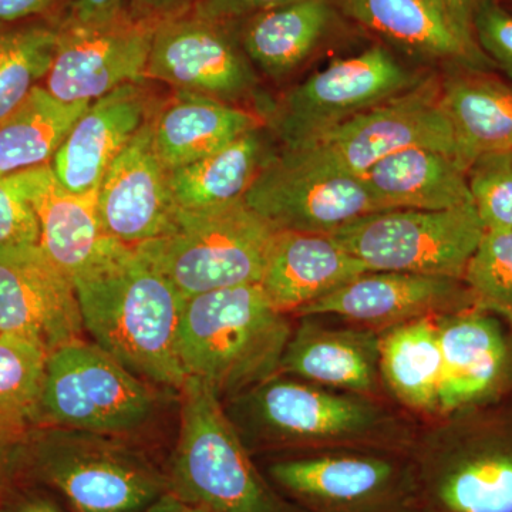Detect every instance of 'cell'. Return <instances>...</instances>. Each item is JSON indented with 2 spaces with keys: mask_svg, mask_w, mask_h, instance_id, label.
I'll return each instance as SVG.
<instances>
[{
  "mask_svg": "<svg viewBox=\"0 0 512 512\" xmlns=\"http://www.w3.org/2000/svg\"><path fill=\"white\" fill-rule=\"evenodd\" d=\"M160 103L144 80L123 84L92 101L50 163L57 180L76 194H97L111 163Z\"/></svg>",
  "mask_w": 512,
  "mask_h": 512,
  "instance_id": "20",
  "label": "cell"
},
{
  "mask_svg": "<svg viewBox=\"0 0 512 512\" xmlns=\"http://www.w3.org/2000/svg\"><path fill=\"white\" fill-rule=\"evenodd\" d=\"M360 178L389 210L433 211L473 204L466 168L434 148H404L377 161Z\"/></svg>",
  "mask_w": 512,
  "mask_h": 512,
  "instance_id": "28",
  "label": "cell"
},
{
  "mask_svg": "<svg viewBox=\"0 0 512 512\" xmlns=\"http://www.w3.org/2000/svg\"><path fill=\"white\" fill-rule=\"evenodd\" d=\"M335 19L332 0H292L231 25L255 69L281 80L308 62Z\"/></svg>",
  "mask_w": 512,
  "mask_h": 512,
  "instance_id": "26",
  "label": "cell"
},
{
  "mask_svg": "<svg viewBox=\"0 0 512 512\" xmlns=\"http://www.w3.org/2000/svg\"><path fill=\"white\" fill-rule=\"evenodd\" d=\"M463 281L474 306L493 313L512 332V231H485Z\"/></svg>",
  "mask_w": 512,
  "mask_h": 512,
  "instance_id": "34",
  "label": "cell"
},
{
  "mask_svg": "<svg viewBox=\"0 0 512 512\" xmlns=\"http://www.w3.org/2000/svg\"><path fill=\"white\" fill-rule=\"evenodd\" d=\"M170 171L158 157L151 119L111 163L97 190L104 235L127 247L163 237L177 214Z\"/></svg>",
  "mask_w": 512,
  "mask_h": 512,
  "instance_id": "18",
  "label": "cell"
},
{
  "mask_svg": "<svg viewBox=\"0 0 512 512\" xmlns=\"http://www.w3.org/2000/svg\"><path fill=\"white\" fill-rule=\"evenodd\" d=\"M146 80L242 109H247L245 104L259 103L258 72L245 55L234 26L191 12L158 23Z\"/></svg>",
  "mask_w": 512,
  "mask_h": 512,
  "instance_id": "13",
  "label": "cell"
},
{
  "mask_svg": "<svg viewBox=\"0 0 512 512\" xmlns=\"http://www.w3.org/2000/svg\"><path fill=\"white\" fill-rule=\"evenodd\" d=\"M262 127L248 131L211 156L170 170L171 194L177 207L202 210L242 200L256 175L275 156Z\"/></svg>",
  "mask_w": 512,
  "mask_h": 512,
  "instance_id": "30",
  "label": "cell"
},
{
  "mask_svg": "<svg viewBox=\"0 0 512 512\" xmlns=\"http://www.w3.org/2000/svg\"><path fill=\"white\" fill-rule=\"evenodd\" d=\"M293 319L281 375L389 400L380 375V332L346 320L345 325H330L316 315Z\"/></svg>",
  "mask_w": 512,
  "mask_h": 512,
  "instance_id": "21",
  "label": "cell"
},
{
  "mask_svg": "<svg viewBox=\"0 0 512 512\" xmlns=\"http://www.w3.org/2000/svg\"><path fill=\"white\" fill-rule=\"evenodd\" d=\"M474 36L491 63L512 83V12L500 0H485L473 23Z\"/></svg>",
  "mask_w": 512,
  "mask_h": 512,
  "instance_id": "36",
  "label": "cell"
},
{
  "mask_svg": "<svg viewBox=\"0 0 512 512\" xmlns=\"http://www.w3.org/2000/svg\"><path fill=\"white\" fill-rule=\"evenodd\" d=\"M511 3H512V0H511Z\"/></svg>",
  "mask_w": 512,
  "mask_h": 512,
  "instance_id": "46",
  "label": "cell"
},
{
  "mask_svg": "<svg viewBox=\"0 0 512 512\" xmlns=\"http://www.w3.org/2000/svg\"><path fill=\"white\" fill-rule=\"evenodd\" d=\"M264 474L302 512H421L410 454L380 450L275 454Z\"/></svg>",
  "mask_w": 512,
  "mask_h": 512,
  "instance_id": "9",
  "label": "cell"
},
{
  "mask_svg": "<svg viewBox=\"0 0 512 512\" xmlns=\"http://www.w3.org/2000/svg\"><path fill=\"white\" fill-rule=\"evenodd\" d=\"M338 6L363 28L412 55L480 69L491 63L443 0H338Z\"/></svg>",
  "mask_w": 512,
  "mask_h": 512,
  "instance_id": "24",
  "label": "cell"
},
{
  "mask_svg": "<svg viewBox=\"0 0 512 512\" xmlns=\"http://www.w3.org/2000/svg\"><path fill=\"white\" fill-rule=\"evenodd\" d=\"M25 468L74 512H141L168 491L165 470L133 439L90 431L36 427Z\"/></svg>",
  "mask_w": 512,
  "mask_h": 512,
  "instance_id": "6",
  "label": "cell"
},
{
  "mask_svg": "<svg viewBox=\"0 0 512 512\" xmlns=\"http://www.w3.org/2000/svg\"><path fill=\"white\" fill-rule=\"evenodd\" d=\"M83 328L134 375L180 396L187 376L178 356L185 299L134 247L110 239L73 278Z\"/></svg>",
  "mask_w": 512,
  "mask_h": 512,
  "instance_id": "2",
  "label": "cell"
},
{
  "mask_svg": "<svg viewBox=\"0 0 512 512\" xmlns=\"http://www.w3.org/2000/svg\"><path fill=\"white\" fill-rule=\"evenodd\" d=\"M33 429L0 416V490L25 468L26 446Z\"/></svg>",
  "mask_w": 512,
  "mask_h": 512,
  "instance_id": "38",
  "label": "cell"
},
{
  "mask_svg": "<svg viewBox=\"0 0 512 512\" xmlns=\"http://www.w3.org/2000/svg\"><path fill=\"white\" fill-rule=\"evenodd\" d=\"M131 13L137 20L160 23L191 12L198 0H130Z\"/></svg>",
  "mask_w": 512,
  "mask_h": 512,
  "instance_id": "41",
  "label": "cell"
},
{
  "mask_svg": "<svg viewBox=\"0 0 512 512\" xmlns=\"http://www.w3.org/2000/svg\"><path fill=\"white\" fill-rule=\"evenodd\" d=\"M474 306L461 279L372 271L312 303L299 316H330L382 332L412 320L436 318Z\"/></svg>",
  "mask_w": 512,
  "mask_h": 512,
  "instance_id": "19",
  "label": "cell"
},
{
  "mask_svg": "<svg viewBox=\"0 0 512 512\" xmlns=\"http://www.w3.org/2000/svg\"><path fill=\"white\" fill-rule=\"evenodd\" d=\"M276 234L242 198L202 210L178 208L170 232L134 248L187 299L259 284Z\"/></svg>",
  "mask_w": 512,
  "mask_h": 512,
  "instance_id": "7",
  "label": "cell"
},
{
  "mask_svg": "<svg viewBox=\"0 0 512 512\" xmlns=\"http://www.w3.org/2000/svg\"><path fill=\"white\" fill-rule=\"evenodd\" d=\"M485 227L474 204L447 210H389L366 215L330 235L369 271L461 279Z\"/></svg>",
  "mask_w": 512,
  "mask_h": 512,
  "instance_id": "11",
  "label": "cell"
},
{
  "mask_svg": "<svg viewBox=\"0 0 512 512\" xmlns=\"http://www.w3.org/2000/svg\"><path fill=\"white\" fill-rule=\"evenodd\" d=\"M158 23L124 16L109 25L62 22L45 89L63 103H92L127 83L146 80Z\"/></svg>",
  "mask_w": 512,
  "mask_h": 512,
  "instance_id": "15",
  "label": "cell"
},
{
  "mask_svg": "<svg viewBox=\"0 0 512 512\" xmlns=\"http://www.w3.org/2000/svg\"><path fill=\"white\" fill-rule=\"evenodd\" d=\"M167 390L126 369L94 342L79 339L47 355L39 427L133 439L157 419Z\"/></svg>",
  "mask_w": 512,
  "mask_h": 512,
  "instance_id": "8",
  "label": "cell"
},
{
  "mask_svg": "<svg viewBox=\"0 0 512 512\" xmlns=\"http://www.w3.org/2000/svg\"><path fill=\"white\" fill-rule=\"evenodd\" d=\"M443 2L453 13L457 22L460 23L461 28L466 29L468 33L474 36V18H476L481 6L484 5L485 0H443Z\"/></svg>",
  "mask_w": 512,
  "mask_h": 512,
  "instance_id": "44",
  "label": "cell"
},
{
  "mask_svg": "<svg viewBox=\"0 0 512 512\" xmlns=\"http://www.w3.org/2000/svg\"><path fill=\"white\" fill-rule=\"evenodd\" d=\"M126 0H70L69 13L63 22L76 25H109L127 16Z\"/></svg>",
  "mask_w": 512,
  "mask_h": 512,
  "instance_id": "40",
  "label": "cell"
},
{
  "mask_svg": "<svg viewBox=\"0 0 512 512\" xmlns=\"http://www.w3.org/2000/svg\"><path fill=\"white\" fill-rule=\"evenodd\" d=\"M47 353L20 336L0 333V416L36 429Z\"/></svg>",
  "mask_w": 512,
  "mask_h": 512,
  "instance_id": "33",
  "label": "cell"
},
{
  "mask_svg": "<svg viewBox=\"0 0 512 512\" xmlns=\"http://www.w3.org/2000/svg\"><path fill=\"white\" fill-rule=\"evenodd\" d=\"M380 375L386 397L404 412L439 417L443 359L434 318L380 332Z\"/></svg>",
  "mask_w": 512,
  "mask_h": 512,
  "instance_id": "29",
  "label": "cell"
},
{
  "mask_svg": "<svg viewBox=\"0 0 512 512\" xmlns=\"http://www.w3.org/2000/svg\"><path fill=\"white\" fill-rule=\"evenodd\" d=\"M440 103L467 171L484 154L512 150V83L461 66L440 82Z\"/></svg>",
  "mask_w": 512,
  "mask_h": 512,
  "instance_id": "27",
  "label": "cell"
},
{
  "mask_svg": "<svg viewBox=\"0 0 512 512\" xmlns=\"http://www.w3.org/2000/svg\"><path fill=\"white\" fill-rule=\"evenodd\" d=\"M292 0H198L191 13L202 19L237 23L261 10L274 8Z\"/></svg>",
  "mask_w": 512,
  "mask_h": 512,
  "instance_id": "39",
  "label": "cell"
},
{
  "mask_svg": "<svg viewBox=\"0 0 512 512\" xmlns=\"http://www.w3.org/2000/svg\"><path fill=\"white\" fill-rule=\"evenodd\" d=\"M180 399L170 493L207 512H302L266 478L207 384L188 377Z\"/></svg>",
  "mask_w": 512,
  "mask_h": 512,
  "instance_id": "5",
  "label": "cell"
},
{
  "mask_svg": "<svg viewBox=\"0 0 512 512\" xmlns=\"http://www.w3.org/2000/svg\"><path fill=\"white\" fill-rule=\"evenodd\" d=\"M57 0H0V25L26 22L52 9Z\"/></svg>",
  "mask_w": 512,
  "mask_h": 512,
  "instance_id": "42",
  "label": "cell"
},
{
  "mask_svg": "<svg viewBox=\"0 0 512 512\" xmlns=\"http://www.w3.org/2000/svg\"><path fill=\"white\" fill-rule=\"evenodd\" d=\"M389 49L373 46L296 84L272 107L269 126L284 148L409 92L421 82Z\"/></svg>",
  "mask_w": 512,
  "mask_h": 512,
  "instance_id": "12",
  "label": "cell"
},
{
  "mask_svg": "<svg viewBox=\"0 0 512 512\" xmlns=\"http://www.w3.org/2000/svg\"><path fill=\"white\" fill-rule=\"evenodd\" d=\"M222 404L254 457L326 450L410 454L420 429L412 414L389 400L281 373Z\"/></svg>",
  "mask_w": 512,
  "mask_h": 512,
  "instance_id": "1",
  "label": "cell"
},
{
  "mask_svg": "<svg viewBox=\"0 0 512 512\" xmlns=\"http://www.w3.org/2000/svg\"><path fill=\"white\" fill-rule=\"evenodd\" d=\"M366 272L330 235L278 231L259 285L274 308L295 318Z\"/></svg>",
  "mask_w": 512,
  "mask_h": 512,
  "instance_id": "23",
  "label": "cell"
},
{
  "mask_svg": "<svg viewBox=\"0 0 512 512\" xmlns=\"http://www.w3.org/2000/svg\"><path fill=\"white\" fill-rule=\"evenodd\" d=\"M434 323L443 359L439 417L503 403L512 392V332L503 320L471 306Z\"/></svg>",
  "mask_w": 512,
  "mask_h": 512,
  "instance_id": "17",
  "label": "cell"
},
{
  "mask_svg": "<svg viewBox=\"0 0 512 512\" xmlns=\"http://www.w3.org/2000/svg\"><path fill=\"white\" fill-rule=\"evenodd\" d=\"M410 456L421 512H512V406L431 420Z\"/></svg>",
  "mask_w": 512,
  "mask_h": 512,
  "instance_id": "4",
  "label": "cell"
},
{
  "mask_svg": "<svg viewBox=\"0 0 512 512\" xmlns=\"http://www.w3.org/2000/svg\"><path fill=\"white\" fill-rule=\"evenodd\" d=\"M40 227L35 211L0 177V247L39 244Z\"/></svg>",
  "mask_w": 512,
  "mask_h": 512,
  "instance_id": "37",
  "label": "cell"
},
{
  "mask_svg": "<svg viewBox=\"0 0 512 512\" xmlns=\"http://www.w3.org/2000/svg\"><path fill=\"white\" fill-rule=\"evenodd\" d=\"M414 146L443 151L458 161L453 130L440 103V82L433 77L282 151L323 173L362 177L382 158Z\"/></svg>",
  "mask_w": 512,
  "mask_h": 512,
  "instance_id": "10",
  "label": "cell"
},
{
  "mask_svg": "<svg viewBox=\"0 0 512 512\" xmlns=\"http://www.w3.org/2000/svg\"><path fill=\"white\" fill-rule=\"evenodd\" d=\"M3 178L35 211L40 247L72 281L109 244L111 238L104 235L97 214V194L67 190L57 180L52 165Z\"/></svg>",
  "mask_w": 512,
  "mask_h": 512,
  "instance_id": "22",
  "label": "cell"
},
{
  "mask_svg": "<svg viewBox=\"0 0 512 512\" xmlns=\"http://www.w3.org/2000/svg\"><path fill=\"white\" fill-rule=\"evenodd\" d=\"M72 278L39 244L0 247V333L36 343L47 355L83 339Z\"/></svg>",
  "mask_w": 512,
  "mask_h": 512,
  "instance_id": "16",
  "label": "cell"
},
{
  "mask_svg": "<svg viewBox=\"0 0 512 512\" xmlns=\"http://www.w3.org/2000/svg\"><path fill=\"white\" fill-rule=\"evenodd\" d=\"M59 25H0V117L46 79L55 59Z\"/></svg>",
  "mask_w": 512,
  "mask_h": 512,
  "instance_id": "32",
  "label": "cell"
},
{
  "mask_svg": "<svg viewBox=\"0 0 512 512\" xmlns=\"http://www.w3.org/2000/svg\"><path fill=\"white\" fill-rule=\"evenodd\" d=\"M158 157L168 171L211 156L264 120L248 109L175 90L151 117Z\"/></svg>",
  "mask_w": 512,
  "mask_h": 512,
  "instance_id": "25",
  "label": "cell"
},
{
  "mask_svg": "<svg viewBox=\"0 0 512 512\" xmlns=\"http://www.w3.org/2000/svg\"><path fill=\"white\" fill-rule=\"evenodd\" d=\"M245 202L278 231L332 235L350 222L389 211L360 177L323 173L275 154L256 175Z\"/></svg>",
  "mask_w": 512,
  "mask_h": 512,
  "instance_id": "14",
  "label": "cell"
},
{
  "mask_svg": "<svg viewBox=\"0 0 512 512\" xmlns=\"http://www.w3.org/2000/svg\"><path fill=\"white\" fill-rule=\"evenodd\" d=\"M0 512H66L45 494L26 491L13 495L0 505Z\"/></svg>",
  "mask_w": 512,
  "mask_h": 512,
  "instance_id": "43",
  "label": "cell"
},
{
  "mask_svg": "<svg viewBox=\"0 0 512 512\" xmlns=\"http://www.w3.org/2000/svg\"><path fill=\"white\" fill-rule=\"evenodd\" d=\"M467 181L485 231H512V150L478 157Z\"/></svg>",
  "mask_w": 512,
  "mask_h": 512,
  "instance_id": "35",
  "label": "cell"
},
{
  "mask_svg": "<svg viewBox=\"0 0 512 512\" xmlns=\"http://www.w3.org/2000/svg\"><path fill=\"white\" fill-rule=\"evenodd\" d=\"M90 103H63L36 86L0 117V177L52 163Z\"/></svg>",
  "mask_w": 512,
  "mask_h": 512,
  "instance_id": "31",
  "label": "cell"
},
{
  "mask_svg": "<svg viewBox=\"0 0 512 512\" xmlns=\"http://www.w3.org/2000/svg\"><path fill=\"white\" fill-rule=\"evenodd\" d=\"M141 512H207L201 510V508L195 507L187 501L181 500L177 495L167 493L161 495L157 501H154L153 504L148 505L146 510Z\"/></svg>",
  "mask_w": 512,
  "mask_h": 512,
  "instance_id": "45",
  "label": "cell"
},
{
  "mask_svg": "<svg viewBox=\"0 0 512 512\" xmlns=\"http://www.w3.org/2000/svg\"><path fill=\"white\" fill-rule=\"evenodd\" d=\"M293 329L261 285L217 289L185 299L178 356L185 376L227 402L278 375Z\"/></svg>",
  "mask_w": 512,
  "mask_h": 512,
  "instance_id": "3",
  "label": "cell"
}]
</instances>
